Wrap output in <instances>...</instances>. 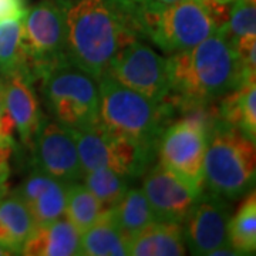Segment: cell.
<instances>
[{
    "instance_id": "6da1fadb",
    "label": "cell",
    "mask_w": 256,
    "mask_h": 256,
    "mask_svg": "<svg viewBox=\"0 0 256 256\" xmlns=\"http://www.w3.org/2000/svg\"><path fill=\"white\" fill-rule=\"evenodd\" d=\"M63 18L67 62L96 82L120 47L142 40L137 0H56Z\"/></svg>"
},
{
    "instance_id": "7a4b0ae2",
    "label": "cell",
    "mask_w": 256,
    "mask_h": 256,
    "mask_svg": "<svg viewBox=\"0 0 256 256\" xmlns=\"http://www.w3.org/2000/svg\"><path fill=\"white\" fill-rule=\"evenodd\" d=\"M166 68L170 94L185 102H214L244 84L236 53L220 30L170 54Z\"/></svg>"
},
{
    "instance_id": "3957f363",
    "label": "cell",
    "mask_w": 256,
    "mask_h": 256,
    "mask_svg": "<svg viewBox=\"0 0 256 256\" xmlns=\"http://www.w3.org/2000/svg\"><path fill=\"white\" fill-rule=\"evenodd\" d=\"M97 124L116 137L156 152L162 131L174 120L170 104L127 88L107 74L97 80Z\"/></svg>"
},
{
    "instance_id": "277c9868",
    "label": "cell",
    "mask_w": 256,
    "mask_h": 256,
    "mask_svg": "<svg viewBox=\"0 0 256 256\" xmlns=\"http://www.w3.org/2000/svg\"><path fill=\"white\" fill-rule=\"evenodd\" d=\"M137 20L141 38L170 54L192 48L224 26L204 0L137 2Z\"/></svg>"
},
{
    "instance_id": "5b68a950",
    "label": "cell",
    "mask_w": 256,
    "mask_h": 256,
    "mask_svg": "<svg viewBox=\"0 0 256 256\" xmlns=\"http://www.w3.org/2000/svg\"><path fill=\"white\" fill-rule=\"evenodd\" d=\"M255 178V141L218 118L208 132L204 160L205 188L235 201L254 191Z\"/></svg>"
},
{
    "instance_id": "8992f818",
    "label": "cell",
    "mask_w": 256,
    "mask_h": 256,
    "mask_svg": "<svg viewBox=\"0 0 256 256\" xmlns=\"http://www.w3.org/2000/svg\"><path fill=\"white\" fill-rule=\"evenodd\" d=\"M40 92L50 117L72 131L98 122L97 82L68 62L57 64L40 78Z\"/></svg>"
},
{
    "instance_id": "52a82bcc",
    "label": "cell",
    "mask_w": 256,
    "mask_h": 256,
    "mask_svg": "<svg viewBox=\"0 0 256 256\" xmlns=\"http://www.w3.org/2000/svg\"><path fill=\"white\" fill-rule=\"evenodd\" d=\"M72 132L84 174L107 168L134 181L144 175L156 158L154 151L116 137L98 124L88 130Z\"/></svg>"
},
{
    "instance_id": "ba28073f",
    "label": "cell",
    "mask_w": 256,
    "mask_h": 256,
    "mask_svg": "<svg viewBox=\"0 0 256 256\" xmlns=\"http://www.w3.org/2000/svg\"><path fill=\"white\" fill-rule=\"evenodd\" d=\"M22 22L28 77L34 84L57 64L67 62L63 18L56 0H42L28 10Z\"/></svg>"
},
{
    "instance_id": "9c48e42d",
    "label": "cell",
    "mask_w": 256,
    "mask_h": 256,
    "mask_svg": "<svg viewBox=\"0 0 256 256\" xmlns=\"http://www.w3.org/2000/svg\"><path fill=\"white\" fill-rule=\"evenodd\" d=\"M104 74L154 101L170 94L166 58L140 38L120 47Z\"/></svg>"
},
{
    "instance_id": "30bf717a",
    "label": "cell",
    "mask_w": 256,
    "mask_h": 256,
    "mask_svg": "<svg viewBox=\"0 0 256 256\" xmlns=\"http://www.w3.org/2000/svg\"><path fill=\"white\" fill-rule=\"evenodd\" d=\"M33 165L63 184L80 182L84 176L72 130L52 117H42L33 142Z\"/></svg>"
},
{
    "instance_id": "8fae6325",
    "label": "cell",
    "mask_w": 256,
    "mask_h": 256,
    "mask_svg": "<svg viewBox=\"0 0 256 256\" xmlns=\"http://www.w3.org/2000/svg\"><path fill=\"white\" fill-rule=\"evenodd\" d=\"M229 218L230 205L228 200L204 191L184 220L185 246L192 255H210L215 249L229 246Z\"/></svg>"
},
{
    "instance_id": "7c38bea8",
    "label": "cell",
    "mask_w": 256,
    "mask_h": 256,
    "mask_svg": "<svg viewBox=\"0 0 256 256\" xmlns=\"http://www.w3.org/2000/svg\"><path fill=\"white\" fill-rule=\"evenodd\" d=\"M156 220L184 224L192 206L204 191L194 188L181 176L165 168L152 164L142 178V188Z\"/></svg>"
},
{
    "instance_id": "4fadbf2b",
    "label": "cell",
    "mask_w": 256,
    "mask_h": 256,
    "mask_svg": "<svg viewBox=\"0 0 256 256\" xmlns=\"http://www.w3.org/2000/svg\"><path fill=\"white\" fill-rule=\"evenodd\" d=\"M14 192L28 206L36 225L64 216L67 184L57 181L34 165Z\"/></svg>"
},
{
    "instance_id": "5bb4252c",
    "label": "cell",
    "mask_w": 256,
    "mask_h": 256,
    "mask_svg": "<svg viewBox=\"0 0 256 256\" xmlns=\"http://www.w3.org/2000/svg\"><path fill=\"white\" fill-rule=\"evenodd\" d=\"M2 88L6 108L14 122L20 140L28 150H32L43 117L33 82L24 76L9 74L2 77Z\"/></svg>"
},
{
    "instance_id": "9a60e30c",
    "label": "cell",
    "mask_w": 256,
    "mask_h": 256,
    "mask_svg": "<svg viewBox=\"0 0 256 256\" xmlns=\"http://www.w3.org/2000/svg\"><path fill=\"white\" fill-rule=\"evenodd\" d=\"M26 256L82 255V234L66 216L36 225L22 248Z\"/></svg>"
},
{
    "instance_id": "2e32d148",
    "label": "cell",
    "mask_w": 256,
    "mask_h": 256,
    "mask_svg": "<svg viewBox=\"0 0 256 256\" xmlns=\"http://www.w3.org/2000/svg\"><path fill=\"white\" fill-rule=\"evenodd\" d=\"M134 256H181L186 254L182 224L154 220L130 239Z\"/></svg>"
},
{
    "instance_id": "e0dca14e",
    "label": "cell",
    "mask_w": 256,
    "mask_h": 256,
    "mask_svg": "<svg viewBox=\"0 0 256 256\" xmlns=\"http://www.w3.org/2000/svg\"><path fill=\"white\" fill-rule=\"evenodd\" d=\"M36 228V222L28 206L16 192L4 194L0 198V245L12 255H20L24 242Z\"/></svg>"
},
{
    "instance_id": "ac0fdd59",
    "label": "cell",
    "mask_w": 256,
    "mask_h": 256,
    "mask_svg": "<svg viewBox=\"0 0 256 256\" xmlns=\"http://www.w3.org/2000/svg\"><path fill=\"white\" fill-rule=\"evenodd\" d=\"M218 117L220 121L238 128L252 141L256 140V82L238 86L220 97Z\"/></svg>"
},
{
    "instance_id": "d6986e66",
    "label": "cell",
    "mask_w": 256,
    "mask_h": 256,
    "mask_svg": "<svg viewBox=\"0 0 256 256\" xmlns=\"http://www.w3.org/2000/svg\"><path fill=\"white\" fill-rule=\"evenodd\" d=\"M130 239L120 229L111 210L102 212L98 220L82 234V255L126 256Z\"/></svg>"
},
{
    "instance_id": "ffe728a7",
    "label": "cell",
    "mask_w": 256,
    "mask_h": 256,
    "mask_svg": "<svg viewBox=\"0 0 256 256\" xmlns=\"http://www.w3.org/2000/svg\"><path fill=\"white\" fill-rule=\"evenodd\" d=\"M111 212L120 229L128 239L146 228L148 224L156 220L146 194L140 188L130 186L118 204L111 208Z\"/></svg>"
},
{
    "instance_id": "44dd1931",
    "label": "cell",
    "mask_w": 256,
    "mask_h": 256,
    "mask_svg": "<svg viewBox=\"0 0 256 256\" xmlns=\"http://www.w3.org/2000/svg\"><path fill=\"white\" fill-rule=\"evenodd\" d=\"M0 73L2 76L20 74L30 80L23 47L22 20H6L0 23Z\"/></svg>"
},
{
    "instance_id": "7402d4cb",
    "label": "cell",
    "mask_w": 256,
    "mask_h": 256,
    "mask_svg": "<svg viewBox=\"0 0 256 256\" xmlns=\"http://www.w3.org/2000/svg\"><path fill=\"white\" fill-rule=\"evenodd\" d=\"M228 245L238 255L255 254L256 249V195H245L239 210L228 222Z\"/></svg>"
},
{
    "instance_id": "603a6c76",
    "label": "cell",
    "mask_w": 256,
    "mask_h": 256,
    "mask_svg": "<svg viewBox=\"0 0 256 256\" xmlns=\"http://www.w3.org/2000/svg\"><path fill=\"white\" fill-rule=\"evenodd\" d=\"M104 210H106L98 200L82 181L67 184L64 216L73 224L80 234L94 225Z\"/></svg>"
},
{
    "instance_id": "cb8c5ba5",
    "label": "cell",
    "mask_w": 256,
    "mask_h": 256,
    "mask_svg": "<svg viewBox=\"0 0 256 256\" xmlns=\"http://www.w3.org/2000/svg\"><path fill=\"white\" fill-rule=\"evenodd\" d=\"M82 182L98 200L104 210H111L126 195L132 180L107 168H101L86 172Z\"/></svg>"
},
{
    "instance_id": "d4e9b609",
    "label": "cell",
    "mask_w": 256,
    "mask_h": 256,
    "mask_svg": "<svg viewBox=\"0 0 256 256\" xmlns=\"http://www.w3.org/2000/svg\"><path fill=\"white\" fill-rule=\"evenodd\" d=\"M230 46L256 40L255 0H234L229 4L226 23L220 28Z\"/></svg>"
},
{
    "instance_id": "484cf974",
    "label": "cell",
    "mask_w": 256,
    "mask_h": 256,
    "mask_svg": "<svg viewBox=\"0 0 256 256\" xmlns=\"http://www.w3.org/2000/svg\"><path fill=\"white\" fill-rule=\"evenodd\" d=\"M28 0H0V23L6 20H23L28 13Z\"/></svg>"
},
{
    "instance_id": "4316f807",
    "label": "cell",
    "mask_w": 256,
    "mask_h": 256,
    "mask_svg": "<svg viewBox=\"0 0 256 256\" xmlns=\"http://www.w3.org/2000/svg\"><path fill=\"white\" fill-rule=\"evenodd\" d=\"M14 130H16L14 122H13L12 117H10L9 111H8L6 104H4L3 88H2V78H0V137L14 141V138H13Z\"/></svg>"
},
{
    "instance_id": "83f0119b",
    "label": "cell",
    "mask_w": 256,
    "mask_h": 256,
    "mask_svg": "<svg viewBox=\"0 0 256 256\" xmlns=\"http://www.w3.org/2000/svg\"><path fill=\"white\" fill-rule=\"evenodd\" d=\"M14 150V141L0 137V174L10 175V158Z\"/></svg>"
},
{
    "instance_id": "f1b7e54d",
    "label": "cell",
    "mask_w": 256,
    "mask_h": 256,
    "mask_svg": "<svg viewBox=\"0 0 256 256\" xmlns=\"http://www.w3.org/2000/svg\"><path fill=\"white\" fill-rule=\"evenodd\" d=\"M8 180H9V176L0 174V198L8 192Z\"/></svg>"
},
{
    "instance_id": "f546056e",
    "label": "cell",
    "mask_w": 256,
    "mask_h": 256,
    "mask_svg": "<svg viewBox=\"0 0 256 256\" xmlns=\"http://www.w3.org/2000/svg\"><path fill=\"white\" fill-rule=\"evenodd\" d=\"M8 255H12V252H10L9 249H6V248L0 245V256H8Z\"/></svg>"
},
{
    "instance_id": "4dcf8cb0",
    "label": "cell",
    "mask_w": 256,
    "mask_h": 256,
    "mask_svg": "<svg viewBox=\"0 0 256 256\" xmlns=\"http://www.w3.org/2000/svg\"><path fill=\"white\" fill-rule=\"evenodd\" d=\"M137 2H146V0H137ZM156 2H175V0H156Z\"/></svg>"
},
{
    "instance_id": "1f68e13d",
    "label": "cell",
    "mask_w": 256,
    "mask_h": 256,
    "mask_svg": "<svg viewBox=\"0 0 256 256\" xmlns=\"http://www.w3.org/2000/svg\"><path fill=\"white\" fill-rule=\"evenodd\" d=\"M255 2H256V0H255Z\"/></svg>"
}]
</instances>
